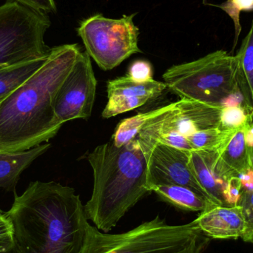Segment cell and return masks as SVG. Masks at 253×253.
Masks as SVG:
<instances>
[{"mask_svg": "<svg viewBox=\"0 0 253 253\" xmlns=\"http://www.w3.org/2000/svg\"><path fill=\"white\" fill-rule=\"evenodd\" d=\"M13 194L5 215L21 253H83L90 224L74 188L36 181Z\"/></svg>", "mask_w": 253, "mask_h": 253, "instance_id": "1", "label": "cell"}, {"mask_svg": "<svg viewBox=\"0 0 253 253\" xmlns=\"http://www.w3.org/2000/svg\"><path fill=\"white\" fill-rule=\"evenodd\" d=\"M81 52L77 44L52 47L44 63L0 101V150H29L58 133L63 124L55 114L56 96Z\"/></svg>", "mask_w": 253, "mask_h": 253, "instance_id": "2", "label": "cell"}, {"mask_svg": "<svg viewBox=\"0 0 253 253\" xmlns=\"http://www.w3.org/2000/svg\"><path fill=\"white\" fill-rule=\"evenodd\" d=\"M150 147L138 136L123 147L112 141L96 147L87 156L93 172V188L84 205L95 227L108 233L147 193Z\"/></svg>", "mask_w": 253, "mask_h": 253, "instance_id": "3", "label": "cell"}, {"mask_svg": "<svg viewBox=\"0 0 253 253\" xmlns=\"http://www.w3.org/2000/svg\"><path fill=\"white\" fill-rule=\"evenodd\" d=\"M209 241L194 221L171 225L157 215L120 234L90 225L83 253H202Z\"/></svg>", "mask_w": 253, "mask_h": 253, "instance_id": "4", "label": "cell"}, {"mask_svg": "<svg viewBox=\"0 0 253 253\" xmlns=\"http://www.w3.org/2000/svg\"><path fill=\"white\" fill-rule=\"evenodd\" d=\"M237 77V57L223 50L173 65L162 76L167 88L181 99L215 105L240 90Z\"/></svg>", "mask_w": 253, "mask_h": 253, "instance_id": "5", "label": "cell"}, {"mask_svg": "<svg viewBox=\"0 0 253 253\" xmlns=\"http://www.w3.org/2000/svg\"><path fill=\"white\" fill-rule=\"evenodd\" d=\"M50 25L48 13L14 1L1 4L0 69L48 56L44 35Z\"/></svg>", "mask_w": 253, "mask_h": 253, "instance_id": "6", "label": "cell"}, {"mask_svg": "<svg viewBox=\"0 0 253 253\" xmlns=\"http://www.w3.org/2000/svg\"><path fill=\"white\" fill-rule=\"evenodd\" d=\"M138 13L120 19L107 18L100 13L84 19L77 28L86 52L101 69H114L135 53L138 47L139 29L133 19Z\"/></svg>", "mask_w": 253, "mask_h": 253, "instance_id": "7", "label": "cell"}, {"mask_svg": "<svg viewBox=\"0 0 253 253\" xmlns=\"http://www.w3.org/2000/svg\"><path fill=\"white\" fill-rule=\"evenodd\" d=\"M223 108L221 105L181 99L172 103L166 112L150 120L140 131L138 138L147 143L162 133L172 132L188 138L197 131L221 128Z\"/></svg>", "mask_w": 253, "mask_h": 253, "instance_id": "8", "label": "cell"}, {"mask_svg": "<svg viewBox=\"0 0 253 253\" xmlns=\"http://www.w3.org/2000/svg\"><path fill=\"white\" fill-rule=\"evenodd\" d=\"M96 87L90 56L86 51L81 52L56 96L55 114L59 123L89 118L94 105Z\"/></svg>", "mask_w": 253, "mask_h": 253, "instance_id": "9", "label": "cell"}, {"mask_svg": "<svg viewBox=\"0 0 253 253\" xmlns=\"http://www.w3.org/2000/svg\"><path fill=\"white\" fill-rule=\"evenodd\" d=\"M148 147L147 184L150 192L156 186H184L211 201L189 165L190 152L161 143H155Z\"/></svg>", "mask_w": 253, "mask_h": 253, "instance_id": "10", "label": "cell"}, {"mask_svg": "<svg viewBox=\"0 0 253 253\" xmlns=\"http://www.w3.org/2000/svg\"><path fill=\"white\" fill-rule=\"evenodd\" d=\"M108 102L102 117L109 119L155 100L167 89L165 83L152 80L138 83L127 75L108 82Z\"/></svg>", "mask_w": 253, "mask_h": 253, "instance_id": "11", "label": "cell"}, {"mask_svg": "<svg viewBox=\"0 0 253 253\" xmlns=\"http://www.w3.org/2000/svg\"><path fill=\"white\" fill-rule=\"evenodd\" d=\"M203 151L212 172L218 179L224 182L253 169L245 144L244 128L236 131L216 151Z\"/></svg>", "mask_w": 253, "mask_h": 253, "instance_id": "12", "label": "cell"}, {"mask_svg": "<svg viewBox=\"0 0 253 253\" xmlns=\"http://www.w3.org/2000/svg\"><path fill=\"white\" fill-rule=\"evenodd\" d=\"M204 235L213 239H238L245 233V217L239 205H214L194 220Z\"/></svg>", "mask_w": 253, "mask_h": 253, "instance_id": "13", "label": "cell"}, {"mask_svg": "<svg viewBox=\"0 0 253 253\" xmlns=\"http://www.w3.org/2000/svg\"><path fill=\"white\" fill-rule=\"evenodd\" d=\"M50 147V144L47 142L27 150H0V188L16 193L21 174Z\"/></svg>", "mask_w": 253, "mask_h": 253, "instance_id": "14", "label": "cell"}, {"mask_svg": "<svg viewBox=\"0 0 253 253\" xmlns=\"http://www.w3.org/2000/svg\"><path fill=\"white\" fill-rule=\"evenodd\" d=\"M150 191L154 192L164 202L181 211L203 212L215 204L205 199L194 190L179 185L156 186Z\"/></svg>", "mask_w": 253, "mask_h": 253, "instance_id": "15", "label": "cell"}, {"mask_svg": "<svg viewBox=\"0 0 253 253\" xmlns=\"http://www.w3.org/2000/svg\"><path fill=\"white\" fill-rule=\"evenodd\" d=\"M189 165L198 182L206 192L211 202L217 205L227 206L223 196V188L226 182L216 178L205 152H190Z\"/></svg>", "mask_w": 253, "mask_h": 253, "instance_id": "16", "label": "cell"}, {"mask_svg": "<svg viewBox=\"0 0 253 253\" xmlns=\"http://www.w3.org/2000/svg\"><path fill=\"white\" fill-rule=\"evenodd\" d=\"M238 84L245 103L253 107V20L237 54Z\"/></svg>", "mask_w": 253, "mask_h": 253, "instance_id": "17", "label": "cell"}, {"mask_svg": "<svg viewBox=\"0 0 253 253\" xmlns=\"http://www.w3.org/2000/svg\"><path fill=\"white\" fill-rule=\"evenodd\" d=\"M47 56L0 69V101L27 81L44 63Z\"/></svg>", "mask_w": 253, "mask_h": 253, "instance_id": "18", "label": "cell"}, {"mask_svg": "<svg viewBox=\"0 0 253 253\" xmlns=\"http://www.w3.org/2000/svg\"><path fill=\"white\" fill-rule=\"evenodd\" d=\"M171 107L172 103L123 120L117 126L111 141L118 147L126 145L138 136L140 131L150 120L166 112Z\"/></svg>", "mask_w": 253, "mask_h": 253, "instance_id": "19", "label": "cell"}, {"mask_svg": "<svg viewBox=\"0 0 253 253\" xmlns=\"http://www.w3.org/2000/svg\"><path fill=\"white\" fill-rule=\"evenodd\" d=\"M237 130L212 128L197 131L187 138L194 150L216 151Z\"/></svg>", "mask_w": 253, "mask_h": 253, "instance_id": "20", "label": "cell"}, {"mask_svg": "<svg viewBox=\"0 0 253 253\" xmlns=\"http://www.w3.org/2000/svg\"><path fill=\"white\" fill-rule=\"evenodd\" d=\"M208 4L218 7L224 10L233 21L235 28V38L232 53L234 51L239 41V36L242 32V27L240 22V13L242 11H253V0H227L221 4Z\"/></svg>", "mask_w": 253, "mask_h": 253, "instance_id": "21", "label": "cell"}, {"mask_svg": "<svg viewBox=\"0 0 253 253\" xmlns=\"http://www.w3.org/2000/svg\"><path fill=\"white\" fill-rule=\"evenodd\" d=\"M253 115V107L245 105L235 108L224 107L221 114L222 129H242Z\"/></svg>", "mask_w": 253, "mask_h": 253, "instance_id": "22", "label": "cell"}, {"mask_svg": "<svg viewBox=\"0 0 253 253\" xmlns=\"http://www.w3.org/2000/svg\"><path fill=\"white\" fill-rule=\"evenodd\" d=\"M238 205L242 208L246 225L242 239L245 242L253 243V190H244Z\"/></svg>", "mask_w": 253, "mask_h": 253, "instance_id": "23", "label": "cell"}, {"mask_svg": "<svg viewBox=\"0 0 253 253\" xmlns=\"http://www.w3.org/2000/svg\"><path fill=\"white\" fill-rule=\"evenodd\" d=\"M244 193L239 177H232L226 181L223 188V196L226 205L228 207L237 206Z\"/></svg>", "mask_w": 253, "mask_h": 253, "instance_id": "24", "label": "cell"}, {"mask_svg": "<svg viewBox=\"0 0 253 253\" xmlns=\"http://www.w3.org/2000/svg\"><path fill=\"white\" fill-rule=\"evenodd\" d=\"M128 77L138 83L150 81L153 78L151 64L146 60H136L129 66Z\"/></svg>", "mask_w": 253, "mask_h": 253, "instance_id": "25", "label": "cell"}, {"mask_svg": "<svg viewBox=\"0 0 253 253\" xmlns=\"http://www.w3.org/2000/svg\"><path fill=\"white\" fill-rule=\"evenodd\" d=\"M13 245V227L4 213L0 215V253L7 251Z\"/></svg>", "mask_w": 253, "mask_h": 253, "instance_id": "26", "label": "cell"}, {"mask_svg": "<svg viewBox=\"0 0 253 253\" xmlns=\"http://www.w3.org/2000/svg\"><path fill=\"white\" fill-rule=\"evenodd\" d=\"M6 1H14L46 13H55L57 11V7L54 0H6Z\"/></svg>", "mask_w": 253, "mask_h": 253, "instance_id": "27", "label": "cell"}, {"mask_svg": "<svg viewBox=\"0 0 253 253\" xmlns=\"http://www.w3.org/2000/svg\"><path fill=\"white\" fill-rule=\"evenodd\" d=\"M244 133H245V144L248 147V153H249L250 159L253 168V115L244 127Z\"/></svg>", "mask_w": 253, "mask_h": 253, "instance_id": "28", "label": "cell"}, {"mask_svg": "<svg viewBox=\"0 0 253 253\" xmlns=\"http://www.w3.org/2000/svg\"><path fill=\"white\" fill-rule=\"evenodd\" d=\"M245 98L243 95L241 93L240 90L232 93L230 96L226 97L221 102V105L223 107L227 108H235V107L242 106L245 105ZM247 105V104H246Z\"/></svg>", "mask_w": 253, "mask_h": 253, "instance_id": "29", "label": "cell"}, {"mask_svg": "<svg viewBox=\"0 0 253 253\" xmlns=\"http://www.w3.org/2000/svg\"><path fill=\"white\" fill-rule=\"evenodd\" d=\"M239 178L244 190H253V169L242 174Z\"/></svg>", "mask_w": 253, "mask_h": 253, "instance_id": "30", "label": "cell"}, {"mask_svg": "<svg viewBox=\"0 0 253 253\" xmlns=\"http://www.w3.org/2000/svg\"><path fill=\"white\" fill-rule=\"evenodd\" d=\"M0 253H21L20 251H19V250L18 249L17 247L16 246V245H13V247H12L11 248H10V249L7 250V251H3V252H1Z\"/></svg>", "mask_w": 253, "mask_h": 253, "instance_id": "31", "label": "cell"}, {"mask_svg": "<svg viewBox=\"0 0 253 253\" xmlns=\"http://www.w3.org/2000/svg\"><path fill=\"white\" fill-rule=\"evenodd\" d=\"M4 213H5V212H3V211H1V209H0V215H4Z\"/></svg>", "mask_w": 253, "mask_h": 253, "instance_id": "32", "label": "cell"}]
</instances>
